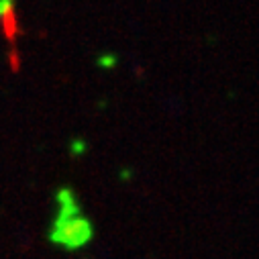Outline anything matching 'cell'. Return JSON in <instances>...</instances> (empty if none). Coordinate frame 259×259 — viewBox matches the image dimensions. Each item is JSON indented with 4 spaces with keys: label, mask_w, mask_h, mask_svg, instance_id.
Returning <instances> with one entry per match:
<instances>
[{
    "label": "cell",
    "mask_w": 259,
    "mask_h": 259,
    "mask_svg": "<svg viewBox=\"0 0 259 259\" xmlns=\"http://www.w3.org/2000/svg\"><path fill=\"white\" fill-rule=\"evenodd\" d=\"M59 214L51 229V241L66 249H78L92 239V225L78 210L70 190L59 192Z\"/></svg>",
    "instance_id": "1"
},
{
    "label": "cell",
    "mask_w": 259,
    "mask_h": 259,
    "mask_svg": "<svg viewBox=\"0 0 259 259\" xmlns=\"http://www.w3.org/2000/svg\"><path fill=\"white\" fill-rule=\"evenodd\" d=\"M0 23H3V33L9 39V43H17L21 35V25L13 0H0Z\"/></svg>",
    "instance_id": "2"
}]
</instances>
